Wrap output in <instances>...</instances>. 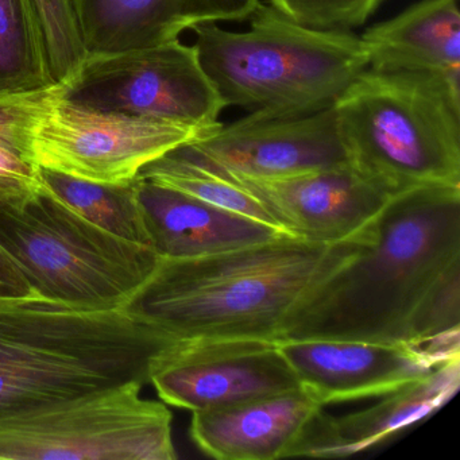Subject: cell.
<instances>
[{
	"instance_id": "9a60e30c",
	"label": "cell",
	"mask_w": 460,
	"mask_h": 460,
	"mask_svg": "<svg viewBox=\"0 0 460 460\" xmlns=\"http://www.w3.org/2000/svg\"><path fill=\"white\" fill-rule=\"evenodd\" d=\"M137 201L150 247L160 260L204 257L289 235L276 226L139 177Z\"/></svg>"
},
{
	"instance_id": "9c48e42d",
	"label": "cell",
	"mask_w": 460,
	"mask_h": 460,
	"mask_svg": "<svg viewBox=\"0 0 460 460\" xmlns=\"http://www.w3.org/2000/svg\"><path fill=\"white\" fill-rule=\"evenodd\" d=\"M203 133L190 126L85 109L64 101L58 91L34 131V158L42 168L80 179L130 182L147 164Z\"/></svg>"
},
{
	"instance_id": "d4e9b609",
	"label": "cell",
	"mask_w": 460,
	"mask_h": 460,
	"mask_svg": "<svg viewBox=\"0 0 460 460\" xmlns=\"http://www.w3.org/2000/svg\"><path fill=\"white\" fill-rule=\"evenodd\" d=\"M33 293L14 258L0 244V298L26 297Z\"/></svg>"
},
{
	"instance_id": "e0dca14e",
	"label": "cell",
	"mask_w": 460,
	"mask_h": 460,
	"mask_svg": "<svg viewBox=\"0 0 460 460\" xmlns=\"http://www.w3.org/2000/svg\"><path fill=\"white\" fill-rule=\"evenodd\" d=\"M367 68L428 72L460 82V13L457 0H420L360 37Z\"/></svg>"
},
{
	"instance_id": "ffe728a7",
	"label": "cell",
	"mask_w": 460,
	"mask_h": 460,
	"mask_svg": "<svg viewBox=\"0 0 460 460\" xmlns=\"http://www.w3.org/2000/svg\"><path fill=\"white\" fill-rule=\"evenodd\" d=\"M40 188L106 233L150 246L137 201V179L98 182L39 166Z\"/></svg>"
},
{
	"instance_id": "52a82bcc",
	"label": "cell",
	"mask_w": 460,
	"mask_h": 460,
	"mask_svg": "<svg viewBox=\"0 0 460 460\" xmlns=\"http://www.w3.org/2000/svg\"><path fill=\"white\" fill-rule=\"evenodd\" d=\"M126 384L0 419V460H174L171 411Z\"/></svg>"
},
{
	"instance_id": "d6986e66",
	"label": "cell",
	"mask_w": 460,
	"mask_h": 460,
	"mask_svg": "<svg viewBox=\"0 0 460 460\" xmlns=\"http://www.w3.org/2000/svg\"><path fill=\"white\" fill-rule=\"evenodd\" d=\"M60 85L39 93L0 95V204H17L40 190L34 131Z\"/></svg>"
},
{
	"instance_id": "7c38bea8",
	"label": "cell",
	"mask_w": 460,
	"mask_h": 460,
	"mask_svg": "<svg viewBox=\"0 0 460 460\" xmlns=\"http://www.w3.org/2000/svg\"><path fill=\"white\" fill-rule=\"evenodd\" d=\"M222 173L254 196L282 231L319 243L374 241L392 198L349 164L274 180Z\"/></svg>"
},
{
	"instance_id": "603a6c76",
	"label": "cell",
	"mask_w": 460,
	"mask_h": 460,
	"mask_svg": "<svg viewBox=\"0 0 460 460\" xmlns=\"http://www.w3.org/2000/svg\"><path fill=\"white\" fill-rule=\"evenodd\" d=\"M56 84L74 79L87 58L71 0H31Z\"/></svg>"
},
{
	"instance_id": "7a4b0ae2",
	"label": "cell",
	"mask_w": 460,
	"mask_h": 460,
	"mask_svg": "<svg viewBox=\"0 0 460 460\" xmlns=\"http://www.w3.org/2000/svg\"><path fill=\"white\" fill-rule=\"evenodd\" d=\"M459 268L460 187L398 193L379 217L374 243L317 289L279 341L413 344L428 300Z\"/></svg>"
},
{
	"instance_id": "30bf717a",
	"label": "cell",
	"mask_w": 460,
	"mask_h": 460,
	"mask_svg": "<svg viewBox=\"0 0 460 460\" xmlns=\"http://www.w3.org/2000/svg\"><path fill=\"white\" fill-rule=\"evenodd\" d=\"M149 384L164 402L192 413L301 387L276 341L262 339L177 341L155 358Z\"/></svg>"
},
{
	"instance_id": "277c9868",
	"label": "cell",
	"mask_w": 460,
	"mask_h": 460,
	"mask_svg": "<svg viewBox=\"0 0 460 460\" xmlns=\"http://www.w3.org/2000/svg\"><path fill=\"white\" fill-rule=\"evenodd\" d=\"M250 28L231 31L217 22L192 26L199 60L227 107L266 119L300 118L331 109L367 68L352 31L301 25L260 4Z\"/></svg>"
},
{
	"instance_id": "ac0fdd59",
	"label": "cell",
	"mask_w": 460,
	"mask_h": 460,
	"mask_svg": "<svg viewBox=\"0 0 460 460\" xmlns=\"http://www.w3.org/2000/svg\"><path fill=\"white\" fill-rule=\"evenodd\" d=\"M87 58L155 47L206 22L204 0H71Z\"/></svg>"
},
{
	"instance_id": "4fadbf2b",
	"label": "cell",
	"mask_w": 460,
	"mask_h": 460,
	"mask_svg": "<svg viewBox=\"0 0 460 460\" xmlns=\"http://www.w3.org/2000/svg\"><path fill=\"white\" fill-rule=\"evenodd\" d=\"M300 386L323 406L382 397L424 378L446 360L409 343L288 339L276 341Z\"/></svg>"
},
{
	"instance_id": "2e32d148",
	"label": "cell",
	"mask_w": 460,
	"mask_h": 460,
	"mask_svg": "<svg viewBox=\"0 0 460 460\" xmlns=\"http://www.w3.org/2000/svg\"><path fill=\"white\" fill-rule=\"evenodd\" d=\"M460 357L438 365L424 378L382 395L370 408L343 417L323 411L309 457H341L358 454L427 419L459 390Z\"/></svg>"
},
{
	"instance_id": "7402d4cb",
	"label": "cell",
	"mask_w": 460,
	"mask_h": 460,
	"mask_svg": "<svg viewBox=\"0 0 460 460\" xmlns=\"http://www.w3.org/2000/svg\"><path fill=\"white\" fill-rule=\"evenodd\" d=\"M56 85L31 0H0V95Z\"/></svg>"
},
{
	"instance_id": "5b68a950",
	"label": "cell",
	"mask_w": 460,
	"mask_h": 460,
	"mask_svg": "<svg viewBox=\"0 0 460 460\" xmlns=\"http://www.w3.org/2000/svg\"><path fill=\"white\" fill-rule=\"evenodd\" d=\"M333 109L349 165L387 195L460 187V82L366 68Z\"/></svg>"
},
{
	"instance_id": "3957f363",
	"label": "cell",
	"mask_w": 460,
	"mask_h": 460,
	"mask_svg": "<svg viewBox=\"0 0 460 460\" xmlns=\"http://www.w3.org/2000/svg\"><path fill=\"white\" fill-rule=\"evenodd\" d=\"M173 343L123 308H82L37 293L0 298V419L149 384L153 362Z\"/></svg>"
},
{
	"instance_id": "8fae6325",
	"label": "cell",
	"mask_w": 460,
	"mask_h": 460,
	"mask_svg": "<svg viewBox=\"0 0 460 460\" xmlns=\"http://www.w3.org/2000/svg\"><path fill=\"white\" fill-rule=\"evenodd\" d=\"M187 145L215 169L249 179H285L349 164L333 107L285 119L249 114Z\"/></svg>"
},
{
	"instance_id": "cb8c5ba5",
	"label": "cell",
	"mask_w": 460,
	"mask_h": 460,
	"mask_svg": "<svg viewBox=\"0 0 460 460\" xmlns=\"http://www.w3.org/2000/svg\"><path fill=\"white\" fill-rule=\"evenodd\" d=\"M385 0H268L290 20L320 31H352L365 25Z\"/></svg>"
},
{
	"instance_id": "6da1fadb",
	"label": "cell",
	"mask_w": 460,
	"mask_h": 460,
	"mask_svg": "<svg viewBox=\"0 0 460 460\" xmlns=\"http://www.w3.org/2000/svg\"><path fill=\"white\" fill-rule=\"evenodd\" d=\"M374 241L319 243L282 235L204 257L160 260L122 308L173 341H279L290 317Z\"/></svg>"
},
{
	"instance_id": "484cf974",
	"label": "cell",
	"mask_w": 460,
	"mask_h": 460,
	"mask_svg": "<svg viewBox=\"0 0 460 460\" xmlns=\"http://www.w3.org/2000/svg\"><path fill=\"white\" fill-rule=\"evenodd\" d=\"M260 0H204L206 22L249 20Z\"/></svg>"
},
{
	"instance_id": "44dd1931",
	"label": "cell",
	"mask_w": 460,
	"mask_h": 460,
	"mask_svg": "<svg viewBox=\"0 0 460 460\" xmlns=\"http://www.w3.org/2000/svg\"><path fill=\"white\" fill-rule=\"evenodd\" d=\"M138 177L181 190L212 206L279 227L254 196L222 172L200 160L187 144L147 164L139 172Z\"/></svg>"
},
{
	"instance_id": "5bb4252c",
	"label": "cell",
	"mask_w": 460,
	"mask_h": 460,
	"mask_svg": "<svg viewBox=\"0 0 460 460\" xmlns=\"http://www.w3.org/2000/svg\"><path fill=\"white\" fill-rule=\"evenodd\" d=\"M324 406L298 387L225 408L193 411L190 438L201 452L222 460L304 456Z\"/></svg>"
},
{
	"instance_id": "8992f818",
	"label": "cell",
	"mask_w": 460,
	"mask_h": 460,
	"mask_svg": "<svg viewBox=\"0 0 460 460\" xmlns=\"http://www.w3.org/2000/svg\"><path fill=\"white\" fill-rule=\"evenodd\" d=\"M0 244L34 293L88 309L122 308L160 262L152 247L106 233L41 188L0 204Z\"/></svg>"
},
{
	"instance_id": "ba28073f",
	"label": "cell",
	"mask_w": 460,
	"mask_h": 460,
	"mask_svg": "<svg viewBox=\"0 0 460 460\" xmlns=\"http://www.w3.org/2000/svg\"><path fill=\"white\" fill-rule=\"evenodd\" d=\"M64 101L96 111L211 131L226 110L199 60L195 45L179 40L85 58L60 85Z\"/></svg>"
}]
</instances>
